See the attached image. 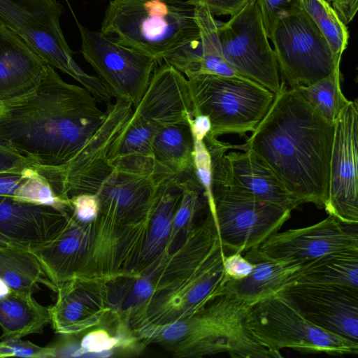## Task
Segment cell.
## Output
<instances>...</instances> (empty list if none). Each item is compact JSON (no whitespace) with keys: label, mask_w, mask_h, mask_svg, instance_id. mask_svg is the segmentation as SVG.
Instances as JSON below:
<instances>
[{"label":"cell","mask_w":358,"mask_h":358,"mask_svg":"<svg viewBox=\"0 0 358 358\" xmlns=\"http://www.w3.org/2000/svg\"><path fill=\"white\" fill-rule=\"evenodd\" d=\"M29 165L13 151L0 145V172L17 169Z\"/></svg>","instance_id":"41"},{"label":"cell","mask_w":358,"mask_h":358,"mask_svg":"<svg viewBox=\"0 0 358 358\" xmlns=\"http://www.w3.org/2000/svg\"><path fill=\"white\" fill-rule=\"evenodd\" d=\"M0 279L20 292L33 294L39 284L57 291L35 256L19 247L0 245Z\"/></svg>","instance_id":"30"},{"label":"cell","mask_w":358,"mask_h":358,"mask_svg":"<svg viewBox=\"0 0 358 358\" xmlns=\"http://www.w3.org/2000/svg\"><path fill=\"white\" fill-rule=\"evenodd\" d=\"M280 292L315 325L358 343V289L294 283Z\"/></svg>","instance_id":"16"},{"label":"cell","mask_w":358,"mask_h":358,"mask_svg":"<svg viewBox=\"0 0 358 358\" xmlns=\"http://www.w3.org/2000/svg\"><path fill=\"white\" fill-rule=\"evenodd\" d=\"M265 31L270 39L277 21L301 7L299 0H257Z\"/></svg>","instance_id":"36"},{"label":"cell","mask_w":358,"mask_h":358,"mask_svg":"<svg viewBox=\"0 0 358 358\" xmlns=\"http://www.w3.org/2000/svg\"><path fill=\"white\" fill-rule=\"evenodd\" d=\"M205 5L210 12L214 15H231L248 0H196Z\"/></svg>","instance_id":"39"},{"label":"cell","mask_w":358,"mask_h":358,"mask_svg":"<svg viewBox=\"0 0 358 358\" xmlns=\"http://www.w3.org/2000/svg\"><path fill=\"white\" fill-rule=\"evenodd\" d=\"M152 149L160 174L184 178L195 173L194 140L189 122L161 127L154 137Z\"/></svg>","instance_id":"25"},{"label":"cell","mask_w":358,"mask_h":358,"mask_svg":"<svg viewBox=\"0 0 358 358\" xmlns=\"http://www.w3.org/2000/svg\"><path fill=\"white\" fill-rule=\"evenodd\" d=\"M84 87L51 66L27 94L1 103L0 145L37 169L59 170L80 152L106 118Z\"/></svg>","instance_id":"1"},{"label":"cell","mask_w":358,"mask_h":358,"mask_svg":"<svg viewBox=\"0 0 358 358\" xmlns=\"http://www.w3.org/2000/svg\"><path fill=\"white\" fill-rule=\"evenodd\" d=\"M72 13L79 29L80 52L85 59L111 96L135 107L146 91L159 61L116 42L101 31L89 29Z\"/></svg>","instance_id":"11"},{"label":"cell","mask_w":358,"mask_h":358,"mask_svg":"<svg viewBox=\"0 0 358 358\" xmlns=\"http://www.w3.org/2000/svg\"><path fill=\"white\" fill-rule=\"evenodd\" d=\"M203 141L210 152L212 187L293 210L301 202L284 186L273 171L242 145H231L207 136Z\"/></svg>","instance_id":"13"},{"label":"cell","mask_w":358,"mask_h":358,"mask_svg":"<svg viewBox=\"0 0 358 358\" xmlns=\"http://www.w3.org/2000/svg\"><path fill=\"white\" fill-rule=\"evenodd\" d=\"M22 338H9L0 342V358L19 357L24 358H50L57 357V348L41 347Z\"/></svg>","instance_id":"35"},{"label":"cell","mask_w":358,"mask_h":358,"mask_svg":"<svg viewBox=\"0 0 358 358\" xmlns=\"http://www.w3.org/2000/svg\"><path fill=\"white\" fill-rule=\"evenodd\" d=\"M302 8L317 26L334 55L341 59L348 43L349 33L327 0H299Z\"/></svg>","instance_id":"33"},{"label":"cell","mask_w":358,"mask_h":358,"mask_svg":"<svg viewBox=\"0 0 358 358\" xmlns=\"http://www.w3.org/2000/svg\"><path fill=\"white\" fill-rule=\"evenodd\" d=\"M330 3V0H327Z\"/></svg>","instance_id":"45"},{"label":"cell","mask_w":358,"mask_h":358,"mask_svg":"<svg viewBox=\"0 0 358 358\" xmlns=\"http://www.w3.org/2000/svg\"><path fill=\"white\" fill-rule=\"evenodd\" d=\"M225 255L218 238L210 247L185 252L157 272L152 294L129 322L135 336L190 317L222 294L229 280Z\"/></svg>","instance_id":"3"},{"label":"cell","mask_w":358,"mask_h":358,"mask_svg":"<svg viewBox=\"0 0 358 358\" xmlns=\"http://www.w3.org/2000/svg\"><path fill=\"white\" fill-rule=\"evenodd\" d=\"M71 214L78 221L88 223L96 217L99 204L96 194H80L69 199Z\"/></svg>","instance_id":"37"},{"label":"cell","mask_w":358,"mask_h":358,"mask_svg":"<svg viewBox=\"0 0 358 358\" xmlns=\"http://www.w3.org/2000/svg\"><path fill=\"white\" fill-rule=\"evenodd\" d=\"M270 40L282 81L291 87L313 85L340 67L341 59L302 7L277 21Z\"/></svg>","instance_id":"9"},{"label":"cell","mask_w":358,"mask_h":358,"mask_svg":"<svg viewBox=\"0 0 358 358\" xmlns=\"http://www.w3.org/2000/svg\"><path fill=\"white\" fill-rule=\"evenodd\" d=\"M245 326L260 345L278 354L282 349L340 356L358 353V343L315 325L281 292L252 304Z\"/></svg>","instance_id":"6"},{"label":"cell","mask_w":358,"mask_h":358,"mask_svg":"<svg viewBox=\"0 0 358 358\" xmlns=\"http://www.w3.org/2000/svg\"><path fill=\"white\" fill-rule=\"evenodd\" d=\"M341 79L338 67L313 85L294 88L324 120L334 124L339 113L349 101L342 92Z\"/></svg>","instance_id":"32"},{"label":"cell","mask_w":358,"mask_h":358,"mask_svg":"<svg viewBox=\"0 0 358 358\" xmlns=\"http://www.w3.org/2000/svg\"><path fill=\"white\" fill-rule=\"evenodd\" d=\"M179 180L182 196L172 220L169 243L170 254L183 243L196 226V219L209 210L206 192L196 173Z\"/></svg>","instance_id":"31"},{"label":"cell","mask_w":358,"mask_h":358,"mask_svg":"<svg viewBox=\"0 0 358 358\" xmlns=\"http://www.w3.org/2000/svg\"><path fill=\"white\" fill-rule=\"evenodd\" d=\"M162 181L153 176L126 173L113 168L96 192L99 213L121 220L145 215L152 206L157 186Z\"/></svg>","instance_id":"21"},{"label":"cell","mask_w":358,"mask_h":358,"mask_svg":"<svg viewBox=\"0 0 358 358\" xmlns=\"http://www.w3.org/2000/svg\"><path fill=\"white\" fill-rule=\"evenodd\" d=\"M100 31L160 64L187 51L201 52L192 0H110Z\"/></svg>","instance_id":"4"},{"label":"cell","mask_w":358,"mask_h":358,"mask_svg":"<svg viewBox=\"0 0 358 358\" xmlns=\"http://www.w3.org/2000/svg\"><path fill=\"white\" fill-rule=\"evenodd\" d=\"M0 196L71 211L69 200L59 196L46 178L31 165L0 172Z\"/></svg>","instance_id":"29"},{"label":"cell","mask_w":358,"mask_h":358,"mask_svg":"<svg viewBox=\"0 0 358 358\" xmlns=\"http://www.w3.org/2000/svg\"><path fill=\"white\" fill-rule=\"evenodd\" d=\"M246 278L234 280L229 278L223 294L255 303L294 283L302 264L294 262L259 260Z\"/></svg>","instance_id":"24"},{"label":"cell","mask_w":358,"mask_h":358,"mask_svg":"<svg viewBox=\"0 0 358 358\" xmlns=\"http://www.w3.org/2000/svg\"><path fill=\"white\" fill-rule=\"evenodd\" d=\"M50 321L49 308L38 303L31 294L10 287L0 291L1 339L41 333Z\"/></svg>","instance_id":"26"},{"label":"cell","mask_w":358,"mask_h":358,"mask_svg":"<svg viewBox=\"0 0 358 358\" xmlns=\"http://www.w3.org/2000/svg\"><path fill=\"white\" fill-rule=\"evenodd\" d=\"M56 301L49 308L56 333L77 334L102 323L110 312L105 282L72 279L57 288Z\"/></svg>","instance_id":"18"},{"label":"cell","mask_w":358,"mask_h":358,"mask_svg":"<svg viewBox=\"0 0 358 358\" xmlns=\"http://www.w3.org/2000/svg\"><path fill=\"white\" fill-rule=\"evenodd\" d=\"M1 103H0V112H1Z\"/></svg>","instance_id":"44"},{"label":"cell","mask_w":358,"mask_h":358,"mask_svg":"<svg viewBox=\"0 0 358 358\" xmlns=\"http://www.w3.org/2000/svg\"><path fill=\"white\" fill-rule=\"evenodd\" d=\"M252 303L222 294L198 313L138 336L144 345L157 343L176 357L227 353L236 358H278L260 345L245 326Z\"/></svg>","instance_id":"5"},{"label":"cell","mask_w":358,"mask_h":358,"mask_svg":"<svg viewBox=\"0 0 358 358\" xmlns=\"http://www.w3.org/2000/svg\"><path fill=\"white\" fill-rule=\"evenodd\" d=\"M131 115L164 127L189 122L193 103L187 78L164 62L157 66Z\"/></svg>","instance_id":"19"},{"label":"cell","mask_w":358,"mask_h":358,"mask_svg":"<svg viewBox=\"0 0 358 358\" xmlns=\"http://www.w3.org/2000/svg\"><path fill=\"white\" fill-rule=\"evenodd\" d=\"M230 16L217 24L224 58L241 76L278 94L282 80L257 0H248Z\"/></svg>","instance_id":"10"},{"label":"cell","mask_w":358,"mask_h":358,"mask_svg":"<svg viewBox=\"0 0 358 358\" xmlns=\"http://www.w3.org/2000/svg\"><path fill=\"white\" fill-rule=\"evenodd\" d=\"M64 1H68V0H64Z\"/></svg>","instance_id":"46"},{"label":"cell","mask_w":358,"mask_h":358,"mask_svg":"<svg viewBox=\"0 0 358 358\" xmlns=\"http://www.w3.org/2000/svg\"><path fill=\"white\" fill-rule=\"evenodd\" d=\"M187 80L192 116L207 115L211 123L208 135L216 138L253 131L275 97L264 87L245 78L199 74Z\"/></svg>","instance_id":"8"},{"label":"cell","mask_w":358,"mask_h":358,"mask_svg":"<svg viewBox=\"0 0 358 358\" xmlns=\"http://www.w3.org/2000/svg\"><path fill=\"white\" fill-rule=\"evenodd\" d=\"M358 103L349 101L334 122L328 197L324 208L343 224H358Z\"/></svg>","instance_id":"14"},{"label":"cell","mask_w":358,"mask_h":358,"mask_svg":"<svg viewBox=\"0 0 358 358\" xmlns=\"http://www.w3.org/2000/svg\"><path fill=\"white\" fill-rule=\"evenodd\" d=\"M136 341L138 340L129 329H124L115 336L105 328H99L88 332L82 338L80 344L82 357L87 352L113 350L115 348H131Z\"/></svg>","instance_id":"34"},{"label":"cell","mask_w":358,"mask_h":358,"mask_svg":"<svg viewBox=\"0 0 358 358\" xmlns=\"http://www.w3.org/2000/svg\"><path fill=\"white\" fill-rule=\"evenodd\" d=\"M63 6L56 0H0V23L31 45L53 67L86 88L99 103L111 96L98 77L85 72L75 62L60 26Z\"/></svg>","instance_id":"7"},{"label":"cell","mask_w":358,"mask_h":358,"mask_svg":"<svg viewBox=\"0 0 358 358\" xmlns=\"http://www.w3.org/2000/svg\"><path fill=\"white\" fill-rule=\"evenodd\" d=\"M194 138L203 141L211 130L209 117L205 115H197L189 120Z\"/></svg>","instance_id":"42"},{"label":"cell","mask_w":358,"mask_h":358,"mask_svg":"<svg viewBox=\"0 0 358 358\" xmlns=\"http://www.w3.org/2000/svg\"><path fill=\"white\" fill-rule=\"evenodd\" d=\"M200 34L201 54L183 73L187 78L199 74L242 77L223 57L218 36L217 23L203 3L192 0ZM248 79V78H247Z\"/></svg>","instance_id":"28"},{"label":"cell","mask_w":358,"mask_h":358,"mask_svg":"<svg viewBox=\"0 0 358 358\" xmlns=\"http://www.w3.org/2000/svg\"><path fill=\"white\" fill-rule=\"evenodd\" d=\"M49 66L31 45L0 23V103L33 91Z\"/></svg>","instance_id":"20"},{"label":"cell","mask_w":358,"mask_h":358,"mask_svg":"<svg viewBox=\"0 0 358 358\" xmlns=\"http://www.w3.org/2000/svg\"><path fill=\"white\" fill-rule=\"evenodd\" d=\"M330 2L338 19L347 26L357 11L358 0H330Z\"/></svg>","instance_id":"40"},{"label":"cell","mask_w":358,"mask_h":358,"mask_svg":"<svg viewBox=\"0 0 358 358\" xmlns=\"http://www.w3.org/2000/svg\"><path fill=\"white\" fill-rule=\"evenodd\" d=\"M161 127L131 115L107 155L115 170L163 179L155 161L152 143Z\"/></svg>","instance_id":"23"},{"label":"cell","mask_w":358,"mask_h":358,"mask_svg":"<svg viewBox=\"0 0 358 358\" xmlns=\"http://www.w3.org/2000/svg\"><path fill=\"white\" fill-rule=\"evenodd\" d=\"M294 283L331 285L358 289V250L331 252L303 264Z\"/></svg>","instance_id":"27"},{"label":"cell","mask_w":358,"mask_h":358,"mask_svg":"<svg viewBox=\"0 0 358 358\" xmlns=\"http://www.w3.org/2000/svg\"><path fill=\"white\" fill-rule=\"evenodd\" d=\"M241 252H231L226 255L223 266L229 278L239 280L248 276L254 268V264L247 259Z\"/></svg>","instance_id":"38"},{"label":"cell","mask_w":358,"mask_h":358,"mask_svg":"<svg viewBox=\"0 0 358 358\" xmlns=\"http://www.w3.org/2000/svg\"><path fill=\"white\" fill-rule=\"evenodd\" d=\"M345 250H358L357 226L343 224L329 215L308 227L278 231L244 256L252 263L265 259L303 264Z\"/></svg>","instance_id":"15"},{"label":"cell","mask_w":358,"mask_h":358,"mask_svg":"<svg viewBox=\"0 0 358 358\" xmlns=\"http://www.w3.org/2000/svg\"><path fill=\"white\" fill-rule=\"evenodd\" d=\"M0 245L15 246L10 240L3 236L1 234H0Z\"/></svg>","instance_id":"43"},{"label":"cell","mask_w":358,"mask_h":358,"mask_svg":"<svg viewBox=\"0 0 358 358\" xmlns=\"http://www.w3.org/2000/svg\"><path fill=\"white\" fill-rule=\"evenodd\" d=\"M334 132V124L282 81L266 115L243 145L264 162L302 204L324 208Z\"/></svg>","instance_id":"2"},{"label":"cell","mask_w":358,"mask_h":358,"mask_svg":"<svg viewBox=\"0 0 358 358\" xmlns=\"http://www.w3.org/2000/svg\"><path fill=\"white\" fill-rule=\"evenodd\" d=\"M71 212L54 206L0 196V234L25 250L54 240L67 224Z\"/></svg>","instance_id":"17"},{"label":"cell","mask_w":358,"mask_h":358,"mask_svg":"<svg viewBox=\"0 0 358 358\" xmlns=\"http://www.w3.org/2000/svg\"><path fill=\"white\" fill-rule=\"evenodd\" d=\"M213 219L226 255L253 249L279 231L292 210L278 204L212 187Z\"/></svg>","instance_id":"12"},{"label":"cell","mask_w":358,"mask_h":358,"mask_svg":"<svg viewBox=\"0 0 358 358\" xmlns=\"http://www.w3.org/2000/svg\"><path fill=\"white\" fill-rule=\"evenodd\" d=\"M91 229V222H81L71 213L67 224L54 240L28 250L56 288L74 278L87 251Z\"/></svg>","instance_id":"22"}]
</instances>
